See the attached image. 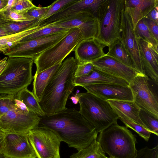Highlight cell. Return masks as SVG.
<instances>
[{"label": "cell", "mask_w": 158, "mask_h": 158, "mask_svg": "<svg viewBox=\"0 0 158 158\" xmlns=\"http://www.w3.org/2000/svg\"><path fill=\"white\" fill-rule=\"evenodd\" d=\"M40 117L39 127L51 130L61 142L78 151L97 139L98 132L95 128L74 108H66L58 113Z\"/></svg>", "instance_id": "obj_1"}, {"label": "cell", "mask_w": 158, "mask_h": 158, "mask_svg": "<svg viewBox=\"0 0 158 158\" xmlns=\"http://www.w3.org/2000/svg\"><path fill=\"white\" fill-rule=\"evenodd\" d=\"M78 64L73 57L62 62L49 80L39 102L45 116L64 110L68 98L73 90L75 73Z\"/></svg>", "instance_id": "obj_2"}, {"label": "cell", "mask_w": 158, "mask_h": 158, "mask_svg": "<svg viewBox=\"0 0 158 158\" xmlns=\"http://www.w3.org/2000/svg\"><path fill=\"white\" fill-rule=\"evenodd\" d=\"M97 140L110 158H133L137 151L135 135L117 123L100 132Z\"/></svg>", "instance_id": "obj_3"}, {"label": "cell", "mask_w": 158, "mask_h": 158, "mask_svg": "<svg viewBox=\"0 0 158 158\" xmlns=\"http://www.w3.org/2000/svg\"><path fill=\"white\" fill-rule=\"evenodd\" d=\"M77 94L79 112L98 133L117 123L118 117L107 101L87 92Z\"/></svg>", "instance_id": "obj_4"}, {"label": "cell", "mask_w": 158, "mask_h": 158, "mask_svg": "<svg viewBox=\"0 0 158 158\" xmlns=\"http://www.w3.org/2000/svg\"><path fill=\"white\" fill-rule=\"evenodd\" d=\"M34 60L25 57H9L7 65L0 75V94H16L27 88L33 77L32 68Z\"/></svg>", "instance_id": "obj_5"}, {"label": "cell", "mask_w": 158, "mask_h": 158, "mask_svg": "<svg viewBox=\"0 0 158 158\" xmlns=\"http://www.w3.org/2000/svg\"><path fill=\"white\" fill-rule=\"evenodd\" d=\"M83 38L79 28L70 29L68 33L52 46L42 53L34 60L36 67L35 74L61 63Z\"/></svg>", "instance_id": "obj_6"}, {"label": "cell", "mask_w": 158, "mask_h": 158, "mask_svg": "<svg viewBox=\"0 0 158 158\" xmlns=\"http://www.w3.org/2000/svg\"><path fill=\"white\" fill-rule=\"evenodd\" d=\"M70 29L33 40L20 42L2 53L9 57H25L34 60L63 38Z\"/></svg>", "instance_id": "obj_7"}, {"label": "cell", "mask_w": 158, "mask_h": 158, "mask_svg": "<svg viewBox=\"0 0 158 158\" xmlns=\"http://www.w3.org/2000/svg\"><path fill=\"white\" fill-rule=\"evenodd\" d=\"M124 0H110L108 6L99 22L98 38L109 47L120 39L122 10Z\"/></svg>", "instance_id": "obj_8"}, {"label": "cell", "mask_w": 158, "mask_h": 158, "mask_svg": "<svg viewBox=\"0 0 158 158\" xmlns=\"http://www.w3.org/2000/svg\"><path fill=\"white\" fill-rule=\"evenodd\" d=\"M37 158H60L61 141L51 130L39 127L27 133Z\"/></svg>", "instance_id": "obj_9"}, {"label": "cell", "mask_w": 158, "mask_h": 158, "mask_svg": "<svg viewBox=\"0 0 158 158\" xmlns=\"http://www.w3.org/2000/svg\"><path fill=\"white\" fill-rule=\"evenodd\" d=\"M40 117L30 110L23 111L15 104L6 114L1 117L0 128L8 133L27 134L39 126Z\"/></svg>", "instance_id": "obj_10"}, {"label": "cell", "mask_w": 158, "mask_h": 158, "mask_svg": "<svg viewBox=\"0 0 158 158\" xmlns=\"http://www.w3.org/2000/svg\"><path fill=\"white\" fill-rule=\"evenodd\" d=\"M109 0H76L40 22V25L48 24L59 21L84 12L91 14L100 22L107 8Z\"/></svg>", "instance_id": "obj_11"}, {"label": "cell", "mask_w": 158, "mask_h": 158, "mask_svg": "<svg viewBox=\"0 0 158 158\" xmlns=\"http://www.w3.org/2000/svg\"><path fill=\"white\" fill-rule=\"evenodd\" d=\"M51 26L66 29L79 28L83 40L98 38L99 21L93 15L81 12L56 22L48 24Z\"/></svg>", "instance_id": "obj_12"}, {"label": "cell", "mask_w": 158, "mask_h": 158, "mask_svg": "<svg viewBox=\"0 0 158 158\" xmlns=\"http://www.w3.org/2000/svg\"><path fill=\"white\" fill-rule=\"evenodd\" d=\"M120 39L131 58L133 68L144 74L140 60L137 38L131 17L125 5L122 10Z\"/></svg>", "instance_id": "obj_13"}, {"label": "cell", "mask_w": 158, "mask_h": 158, "mask_svg": "<svg viewBox=\"0 0 158 158\" xmlns=\"http://www.w3.org/2000/svg\"><path fill=\"white\" fill-rule=\"evenodd\" d=\"M149 77L140 74L129 83L133 94V101L140 108L158 116V97L150 89L148 83Z\"/></svg>", "instance_id": "obj_14"}, {"label": "cell", "mask_w": 158, "mask_h": 158, "mask_svg": "<svg viewBox=\"0 0 158 158\" xmlns=\"http://www.w3.org/2000/svg\"><path fill=\"white\" fill-rule=\"evenodd\" d=\"M3 153L6 158H36L27 134L7 132Z\"/></svg>", "instance_id": "obj_15"}, {"label": "cell", "mask_w": 158, "mask_h": 158, "mask_svg": "<svg viewBox=\"0 0 158 158\" xmlns=\"http://www.w3.org/2000/svg\"><path fill=\"white\" fill-rule=\"evenodd\" d=\"M82 87L87 92L104 101L134 100L132 92L129 86L106 83L91 84Z\"/></svg>", "instance_id": "obj_16"}, {"label": "cell", "mask_w": 158, "mask_h": 158, "mask_svg": "<svg viewBox=\"0 0 158 158\" xmlns=\"http://www.w3.org/2000/svg\"><path fill=\"white\" fill-rule=\"evenodd\" d=\"M92 62L94 68L121 78L129 83L136 77L142 74L134 68L106 55Z\"/></svg>", "instance_id": "obj_17"}, {"label": "cell", "mask_w": 158, "mask_h": 158, "mask_svg": "<svg viewBox=\"0 0 158 158\" xmlns=\"http://www.w3.org/2000/svg\"><path fill=\"white\" fill-rule=\"evenodd\" d=\"M139 56L144 74L158 81V50L152 44L137 38Z\"/></svg>", "instance_id": "obj_18"}, {"label": "cell", "mask_w": 158, "mask_h": 158, "mask_svg": "<svg viewBox=\"0 0 158 158\" xmlns=\"http://www.w3.org/2000/svg\"><path fill=\"white\" fill-rule=\"evenodd\" d=\"M106 46L98 38L83 40L74 50L75 59L79 64L92 62L106 55L103 49Z\"/></svg>", "instance_id": "obj_19"}, {"label": "cell", "mask_w": 158, "mask_h": 158, "mask_svg": "<svg viewBox=\"0 0 158 158\" xmlns=\"http://www.w3.org/2000/svg\"><path fill=\"white\" fill-rule=\"evenodd\" d=\"M115 84L129 86V83L118 77L108 74L94 67L88 75L75 77L74 85L75 86L99 84Z\"/></svg>", "instance_id": "obj_20"}, {"label": "cell", "mask_w": 158, "mask_h": 158, "mask_svg": "<svg viewBox=\"0 0 158 158\" xmlns=\"http://www.w3.org/2000/svg\"><path fill=\"white\" fill-rule=\"evenodd\" d=\"M134 29L138 22L158 5L157 0H124Z\"/></svg>", "instance_id": "obj_21"}, {"label": "cell", "mask_w": 158, "mask_h": 158, "mask_svg": "<svg viewBox=\"0 0 158 158\" xmlns=\"http://www.w3.org/2000/svg\"><path fill=\"white\" fill-rule=\"evenodd\" d=\"M107 101L114 111L123 114L137 124L146 128L139 117L140 108L134 101L108 100Z\"/></svg>", "instance_id": "obj_22"}, {"label": "cell", "mask_w": 158, "mask_h": 158, "mask_svg": "<svg viewBox=\"0 0 158 158\" xmlns=\"http://www.w3.org/2000/svg\"><path fill=\"white\" fill-rule=\"evenodd\" d=\"M60 64L55 65L38 73L33 77V89L32 92L39 102L49 80L59 67Z\"/></svg>", "instance_id": "obj_23"}, {"label": "cell", "mask_w": 158, "mask_h": 158, "mask_svg": "<svg viewBox=\"0 0 158 158\" xmlns=\"http://www.w3.org/2000/svg\"><path fill=\"white\" fill-rule=\"evenodd\" d=\"M108 47L109 51L106 55L133 68L131 58L120 39L117 40Z\"/></svg>", "instance_id": "obj_24"}, {"label": "cell", "mask_w": 158, "mask_h": 158, "mask_svg": "<svg viewBox=\"0 0 158 158\" xmlns=\"http://www.w3.org/2000/svg\"><path fill=\"white\" fill-rule=\"evenodd\" d=\"M16 98L22 102L30 110L35 113L39 117L45 116L40 105L39 101L33 93L27 88H24L16 94Z\"/></svg>", "instance_id": "obj_25"}, {"label": "cell", "mask_w": 158, "mask_h": 158, "mask_svg": "<svg viewBox=\"0 0 158 158\" xmlns=\"http://www.w3.org/2000/svg\"><path fill=\"white\" fill-rule=\"evenodd\" d=\"M40 19L22 22H15L0 19V27L5 29L10 35L23 31L39 25Z\"/></svg>", "instance_id": "obj_26"}, {"label": "cell", "mask_w": 158, "mask_h": 158, "mask_svg": "<svg viewBox=\"0 0 158 158\" xmlns=\"http://www.w3.org/2000/svg\"><path fill=\"white\" fill-rule=\"evenodd\" d=\"M70 158H109L99 143L95 140L90 145L71 155Z\"/></svg>", "instance_id": "obj_27"}, {"label": "cell", "mask_w": 158, "mask_h": 158, "mask_svg": "<svg viewBox=\"0 0 158 158\" xmlns=\"http://www.w3.org/2000/svg\"><path fill=\"white\" fill-rule=\"evenodd\" d=\"M114 111L118 116V119L124 124L127 127L130 128L133 130L146 141H148L152 133L151 132L144 127L137 124L123 114L118 111Z\"/></svg>", "instance_id": "obj_28"}, {"label": "cell", "mask_w": 158, "mask_h": 158, "mask_svg": "<svg viewBox=\"0 0 158 158\" xmlns=\"http://www.w3.org/2000/svg\"><path fill=\"white\" fill-rule=\"evenodd\" d=\"M140 118L146 128L157 136L158 135V116L147 110L140 109Z\"/></svg>", "instance_id": "obj_29"}, {"label": "cell", "mask_w": 158, "mask_h": 158, "mask_svg": "<svg viewBox=\"0 0 158 158\" xmlns=\"http://www.w3.org/2000/svg\"><path fill=\"white\" fill-rule=\"evenodd\" d=\"M44 25H45L44 27L27 36L22 39L20 42H24L33 40L70 29L53 27L48 24Z\"/></svg>", "instance_id": "obj_30"}, {"label": "cell", "mask_w": 158, "mask_h": 158, "mask_svg": "<svg viewBox=\"0 0 158 158\" xmlns=\"http://www.w3.org/2000/svg\"><path fill=\"white\" fill-rule=\"evenodd\" d=\"M134 31L137 38H142L155 47H158V41L154 37L144 23L143 19L138 22Z\"/></svg>", "instance_id": "obj_31"}, {"label": "cell", "mask_w": 158, "mask_h": 158, "mask_svg": "<svg viewBox=\"0 0 158 158\" xmlns=\"http://www.w3.org/2000/svg\"><path fill=\"white\" fill-rule=\"evenodd\" d=\"M15 94H2L0 96V113L1 116L6 114L15 104Z\"/></svg>", "instance_id": "obj_32"}, {"label": "cell", "mask_w": 158, "mask_h": 158, "mask_svg": "<svg viewBox=\"0 0 158 158\" xmlns=\"http://www.w3.org/2000/svg\"><path fill=\"white\" fill-rule=\"evenodd\" d=\"M0 19L15 22H22L32 20L35 19L26 14H21L12 11L0 12Z\"/></svg>", "instance_id": "obj_33"}, {"label": "cell", "mask_w": 158, "mask_h": 158, "mask_svg": "<svg viewBox=\"0 0 158 158\" xmlns=\"http://www.w3.org/2000/svg\"><path fill=\"white\" fill-rule=\"evenodd\" d=\"M75 1L76 0H57L55 1L49 6V8L45 15L40 19L39 23Z\"/></svg>", "instance_id": "obj_34"}, {"label": "cell", "mask_w": 158, "mask_h": 158, "mask_svg": "<svg viewBox=\"0 0 158 158\" xmlns=\"http://www.w3.org/2000/svg\"><path fill=\"white\" fill-rule=\"evenodd\" d=\"M35 5L29 0H17L11 10L16 13L25 14Z\"/></svg>", "instance_id": "obj_35"}, {"label": "cell", "mask_w": 158, "mask_h": 158, "mask_svg": "<svg viewBox=\"0 0 158 158\" xmlns=\"http://www.w3.org/2000/svg\"><path fill=\"white\" fill-rule=\"evenodd\" d=\"M133 158H158V145L152 148L145 147L137 150Z\"/></svg>", "instance_id": "obj_36"}, {"label": "cell", "mask_w": 158, "mask_h": 158, "mask_svg": "<svg viewBox=\"0 0 158 158\" xmlns=\"http://www.w3.org/2000/svg\"><path fill=\"white\" fill-rule=\"evenodd\" d=\"M94 68L92 62L78 64L75 73V77H80L89 74Z\"/></svg>", "instance_id": "obj_37"}, {"label": "cell", "mask_w": 158, "mask_h": 158, "mask_svg": "<svg viewBox=\"0 0 158 158\" xmlns=\"http://www.w3.org/2000/svg\"><path fill=\"white\" fill-rule=\"evenodd\" d=\"M49 7V6L43 7H37L35 6L26 14L35 19H40L46 14Z\"/></svg>", "instance_id": "obj_38"}, {"label": "cell", "mask_w": 158, "mask_h": 158, "mask_svg": "<svg viewBox=\"0 0 158 158\" xmlns=\"http://www.w3.org/2000/svg\"><path fill=\"white\" fill-rule=\"evenodd\" d=\"M143 19L154 37L158 41V23L146 17H144Z\"/></svg>", "instance_id": "obj_39"}, {"label": "cell", "mask_w": 158, "mask_h": 158, "mask_svg": "<svg viewBox=\"0 0 158 158\" xmlns=\"http://www.w3.org/2000/svg\"><path fill=\"white\" fill-rule=\"evenodd\" d=\"M158 6L154 8L145 17L151 19L158 23Z\"/></svg>", "instance_id": "obj_40"}, {"label": "cell", "mask_w": 158, "mask_h": 158, "mask_svg": "<svg viewBox=\"0 0 158 158\" xmlns=\"http://www.w3.org/2000/svg\"><path fill=\"white\" fill-rule=\"evenodd\" d=\"M7 133L0 128V153H3L4 148V139Z\"/></svg>", "instance_id": "obj_41"}, {"label": "cell", "mask_w": 158, "mask_h": 158, "mask_svg": "<svg viewBox=\"0 0 158 158\" xmlns=\"http://www.w3.org/2000/svg\"><path fill=\"white\" fill-rule=\"evenodd\" d=\"M17 0H9L6 6L0 12H4L9 11L11 10L12 7L15 3Z\"/></svg>", "instance_id": "obj_42"}, {"label": "cell", "mask_w": 158, "mask_h": 158, "mask_svg": "<svg viewBox=\"0 0 158 158\" xmlns=\"http://www.w3.org/2000/svg\"><path fill=\"white\" fill-rule=\"evenodd\" d=\"M8 57H5L0 60V75L5 68L7 63Z\"/></svg>", "instance_id": "obj_43"}, {"label": "cell", "mask_w": 158, "mask_h": 158, "mask_svg": "<svg viewBox=\"0 0 158 158\" xmlns=\"http://www.w3.org/2000/svg\"><path fill=\"white\" fill-rule=\"evenodd\" d=\"M9 35L5 29L0 27V37Z\"/></svg>", "instance_id": "obj_44"}, {"label": "cell", "mask_w": 158, "mask_h": 158, "mask_svg": "<svg viewBox=\"0 0 158 158\" xmlns=\"http://www.w3.org/2000/svg\"><path fill=\"white\" fill-rule=\"evenodd\" d=\"M8 2V0H0V11L6 6Z\"/></svg>", "instance_id": "obj_45"}, {"label": "cell", "mask_w": 158, "mask_h": 158, "mask_svg": "<svg viewBox=\"0 0 158 158\" xmlns=\"http://www.w3.org/2000/svg\"><path fill=\"white\" fill-rule=\"evenodd\" d=\"M70 99L75 104H77L78 102L79 98L77 94L75 95L74 96L71 97Z\"/></svg>", "instance_id": "obj_46"}, {"label": "cell", "mask_w": 158, "mask_h": 158, "mask_svg": "<svg viewBox=\"0 0 158 158\" xmlns=\"http://www.w3.org/2000/svg\"><path fill=\"white\" fill-rule=\"evenodd\" d=\"M0 158H6L3 153H0Z\"/></svg>", "instance_id": "obj_47"}, {"label": "cell", "mask_w": 158, "mask_h": 158, "mask_svg": "<svg viewBox=\"0 0 158 158\" xmlns=\"http://www.w3.org/2000/svg\"><path fill=\"white\" fill-rule=\"evenodd\" d=\"M1 114H0V118H1Z\"/></svg>", "instance_id": "obj_48"}, {"label": "cell", "mask_w": 158, "mask_h": 158, "mask_svg": "<svg viewBox=\"0 0 158 158\" xmlns=\"http://www.w3.org/2000/svg\"></svg>", "instance_id": "obj_49"}, {"label": "cell", "mask_w": 158, "mask_h": 158, "mask_svg": "<svg viewBox=\"0 0 158 158\" xmlns=\"http://www.w3.org/2000/svg\"></svg>", "instance_id": "obj_50"}]
</instances>
